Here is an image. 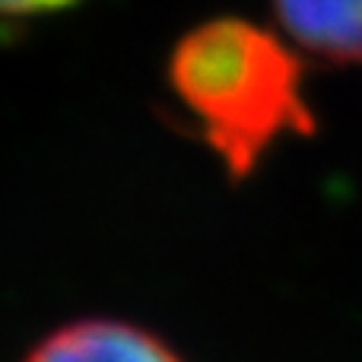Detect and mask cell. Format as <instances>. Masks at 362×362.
<instances>
[{"mask_svg":"<svg viewBox=\"0 0 362 362\" xmlns=\"http://www.w3.org/2000/svg\"><path fill=\"white\" fill-rule=\"evenodd\" d=\"M74 4L76 0H0V16H45Z\"/></svg>","mask_w":362,"mask_h":362,"instance_id":"obj_4","label":"cell"},{"mask_svg":"<svg viewBox=\"0 0 362 362\" xmlns=\"http://www.w3.org/2000/svg\"><path fill=\"white\" fill-rule=\"evenodd\" d=\"M25 362H181V356L144 327L89 318L57 327L25 356Z\"/></svg>","mask_w":362,"mask_h":362,"instance_id":"obj_2","label":"cell"},{"mask_svg":"<svg viewBox=\"0 0 362 362\" xmlns=\"http://www.w3.org/2000/svg\"><path fill=\"white\" fill-rule=\"evenodd\" d=\"M276 23L302 51L334 67L362 64V0H270Z\"/></svg>","mask_w":362,"mask_h":362,"instance_id":"obj_3","label":"cell"},{"mask_svg":"<svg viewBox=\"0 0 362 362\" xmlns=\"http://www.w3.org/2000/svg\"><path fill=\"white\" fill-rule=\"evenodd\" d=\"M308 64L289 38L245 16L194 25L169 57V83L232 181H245L283 137H315Z\"/></svg>","mask_w":362,"mask_h":362,"instance_id":"obj_1","label":"cell"}]
</instances>
